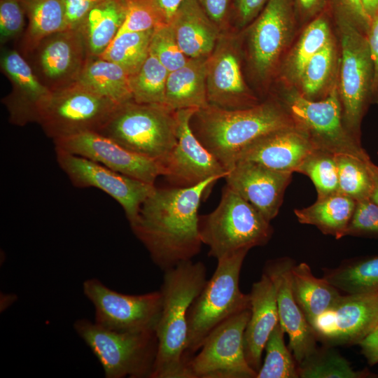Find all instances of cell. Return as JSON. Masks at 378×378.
<instances>
[{"label": "cell", "mask_w": 378, "mask_h": 378, "mask_svg": "<svg viewBox=\"0 0 378 378\" xmlns=\"http://www.w3.org/2000/svg\"><path fill=\"white\" fill-rule=\"evenodd\" d=\"M128 0H103L94 6L76 28L80 32L88 56H100L117 36L126 16Z\"/></svg>", "instance_id": "obj_27"}, {"label": "cell", "mask_w": 378, "mask_h": 378, "mask_svg": "<svg viewBox=\"0 0 378 378\" xmlns=\"http://www.w3.org/2000/svg\"><path fill=\"white\" fill-rule=\"evenodd\" d=\"M199 231L209 255L217 260L243 249L264 246L273 234L270 221L227 185L217 207L200 216Z\"/></svg>", "instance_id": "obj_5"}, {"label": "cell", "mask_w": 378, "mask_h": 378, "mask_svg": "<svg viewBox=\"0 0 378 378\" xmlns=\"http://www.w3.org/2000/svg\"><path fill=\"white\" fill-rule=\"evenodd\" d=\"M296 172L303 174L312 180L317 197L339 192L337 166L333 153L314 148Z\"/></svg>", "instance_id": "obj_38"}, {"label": "cell", "mask_w": 378, "mask_h": 378, "mask_svg": "<svg viewBox=\"0 0 378 378\" xmlns=\"http://www.w3.org/2000/svg\"><path fill=\"white\" fill-rule=\"evenodd\" d=\"M249 294L250 316L244 333V349L248 365L258 372L270 335L279 321L274 286L264 273L253 284Z\"/></svg>", "instance_id": "obj_24"}, {"label": "cell", "mask_w": 378, "mask_h": 378, "mask_svg": "<svg viewBox=\"0 0 378 378\" xmlns=\"http://www.w3.org/2000/svg\"><path fill=\"white\" fill-rule=\"evenodd\" d=\"M342 46L340 101L344 124L360 141L362 119L370 103L374 66L366 34L350 18L340 22Z\"/></svg>", "instance_id": "obj_8"}, {"label": "cell", "mask_w": 378, "mask_h": 378, "mask_svg": "<svg viewBox=\"0 0 378 378\" xmlns=\"http://www.w3.org/2000/svg\"><path fill=\"white\" fill-rule=\"evenodd\" d=\"M1 69L12 85L10 94L3 99L9 121L18 126L37 122L40 110L52 92L39 80L17 49L1 52Z\"/></svg>", "instance_id": "obj_21"}, {"label": "cell", "mask_w": 378, "mask_h": 378, "mask_svg": "<svg viewBox=\"0 0 378 378\" xmlns=\"http://www.w3.org/2000/svg\"><path fill=\"white\" fill-rule=\"evenodd\" d=\"M190 123L197 138L227 172L253 141L273 131L295 125L286 109L270 101L241 109L209 104L197 109Z\"/></svg>", "instance_id": "obj_3"}, {"label": "cell", "mask_w": 378, "mask_h": 378, "mask_svg": "<svg viewBox=\"0 0 378 378\" xmlns=\"http://www.w3.org/2000/svg\"><path fill=\"white\" fill-rule=\"evenodd\" d=\"M206 91L209 104L225 109H241L258 103L244 82L239 43L227 30L220 33L206 59Z\"/></svg>", "instance_id": "obj_18"}, {"label": "cell", "mask_w": 378, "mask_h": 378, "mask_svg": "<svg viewBox=\"0 0 378 378\" xmlns=\"http://www.w3.org/2000/svg\"><path fill=\"white\" fill-rule=\"evenodd\" d=\"M103 0H63L66 29H76L85 16Z\"/></svg>", "instance_id": "obj_47"}, {"label": "cell", "mask_w": 378, "mask_h": 378, "mask_svg": "<svg viewBox=\"0 0 378 378\" xmlns=\"http://www.w3.org/2000/svg\"><path fill=\"white\" fill-rule=\"evenodd\" d=\"M168 70L149 54L139 70L130 76L132 100L141 104H164Z\"/></svg>", "instance_id": "obj_35"}, {"label": "cell", "mask_w": 378, "mask_h": 378, "mask_svg": "<svg viewBox=\"0 0 378 378\" xmlns=\"http://www.w3.org/2000/svg\"><path fill=\"white\" fill-rule=\"evenodd\" d=\"M292 173L239 160L224 177L226 185L271 221L278 214Z\"/></svg>", "instance_id": "obj_22"}, {"label": "cell", "mask_w": 378, "mask_h": 378, "mask_svg": "<svg viewBox=\"0 0 378 378\" xmlns=\"http://www.w3.org/2000/svg\"><path fill=\"white\" fill-rule=\"evenodd\" d=\"M25 13L20 0L0 1V41L4 44L24 33Z\"/></svg>", "instance_id": "obj_44"}, {"label": "cell", "mask_w": 378, "mask_h": 378, "mask_svg": "<svg viewBox=\"0 0 378 378\" xmlns=\"http://www.w3.org/2000/svg\"><path fill=\"white\" fill-rule=\"evenodd\" d=\"M196 108L176 111L177 142L162 162L163 176L171 186H194L211 177L224 178L227 171L193 133L190 119Z\"/></svg>", "instance_id": "obj_16"}, {"label": "cell", "mask_w": 378, "mask_h": 378, "mask_svg": "<svg viewBox=\"0 0 378 378\" xmlns=\"http://www.w3.org/2000/svg\"><path fill=\"white\" fill-rule=\"evenodd\" d=\"M20 1L28 24L18 50L24 57L46 37L66 29V16L63 0Z\"/></svg>", "instance_id": "obj_30"}, {"label": "cell", "mask_w": 378, "mask_h": 378, "mask_svg": "<svg viewBox=\"0 0 378 378\" xmlns=\"http://www.w3.org/2000/svg\"><path fill=\"white\" fill-rule=\"evenodd\" d=\"M346 236L378 237V205L370 199L357 201Z\"/></svg>", "instance_id": "obj_43"}, {"label": "cell", "mask_w": 378, "mask_h": 378, "mask_svg": "<svg viewBox=\"0 0 378 378\" xmlns=\"http://www.w3.org/2000/svg\"><path fill=\"white\" fill-rule=\"evenodd\" d=\"M252 22L248 33L249 60L255 76L265 79L274 69L289 39L291 0H268Z\"/></svg>", "instance_id": "obj_19"}, {"label": "cell", "mask_w": 378, "mask_h": 378, "mask_svg": "<svg viewBox=\"0 0 378 378\" xmlns=\"http://www.w3.org/2000/svg\"><path fill=\"white\" fill-rule=\"evenodd\" d=\"M301 6L306 9L309 10L313 8L318 2V0H298Z\"/></svg>", "instance_id": "obj_54"}, {"label": "cell", "mask_w": 378, "mask_h": 378, "mask_svg": "<svg viewBox=\"0 0 378 378\" xmlns=\"http://www.w3.org/2000/svg\"><path fill=\"white\" fill-rule=\"evenodd\" d=\"M249 250L243 249L218 260L188 313V334L184 358L188 360L200 350L208 335L232 316L250 309L249 294L241 292L239 276Z\"/></svg>", "instance_id": "obj_4"}, {"label": "cell", "mask_w": 378, "mask_h": 378, "mask_svg": "<svg viewBox=\"0 0 378 378\" xmlns=\"http://www.w3.org/2000/svg\"><path fill=\"white\" fill-rule=\"evenodd\" d=\"M346 10L347 17L367 34L370 20L366 15L361 0H339Z\"/></svg>", "instance_id": "obj_49"}, {"label": "cell", "mask_w": 378, "mask_h": 378, "mask_svg": "<svg viewBox=\"0 0 378 378\" xmlns=\"http://www.w3.org/2000/svg\"><path fill=\"white\" fill-rule=\"evenodd\" d=\"M164 24L147 0H128L125 20L117 35L154 30Z\"/></svg>", "instance_id": "obj_42"}, {"label": "cell", "mask_w": 378, "mask_h": 378, "mask_svg": "<svg viewBox=\"0 0 378 378\" xmlns=\"http://www.w3.org/2000/svg\"><path fill=\"white\" fill-rule=\"evenodd\" d=\"M313 149L307 134L295 125L257 139L241 152L237 161H251L275 171L293 174Z\"/></svg>", "instance_id": "obj_23"}, {"label": "cell", "mask_w": 378, "mask_h": 378, "mask_svg": "<svg viewBox=\"0 0 378 378\" xmlns=\"http://www.w3.org/2000/svg\"><path fill=\"white\" fill-rule=\"evenodd\" d=\"M366 35L374 66L371 103L378 104V11L371 19Z\"/></svg>", "instance_id": "obj_48"}, {"label": "cell", "mask_w": 378, "mask_h": 378, "mask_svg": "<svg viewBox=\"0 0 378 378\" xmlns=\"http://www.w3.org/2000/svg\"><path fill=\"white\" fill-rule=\"evenodd\" d=\"M55 148L97 162L115 172L155 185L164 168L156 160L133 153L95 131L53 141Z\"/></svg>", "instance_id": "obj_17"}, {"label": "cell", "mask_w": 378, "mask_h": 378, "mask_svg": "<svg viewBox=\"0 0 378 378\" xmlns=\"http://www.w3.org/2000/svg\"><path fill=\"white\" fill-rule=\"evenodd\" d=\"M219 178L211 177L187 188L155 187L141 206L130 226L162 270L190 260L200 252L198 209Z\"/></svg>", "instance_id": "obj_1"}, {"label": "cell", "mask_w": 378, "mask_h": 378, "mask_svg": "<svg viewBox=\"0 0 378 378\" xmlns=\"http://www.w3.org/2000/svg\"><path fill=\"white\" fill-rule=\"evenodd\" d=\"M356 201L338 192L317 197L312 205L294 210L302 224L316 226L323 234L340 239L346 236Z\"/></svg>", "instance_id": "obj_29"}, {"label": "cell", "mask_w": 378, "mask_h": 378, "mask_svg": "<svg viewBox=\"0 0 378 378\" xmlns=\"http://www.w3.org/2000/svg\"><path fill=\"white\" fill-rule=\"evenodd\" d=\"M250 309L241 312L215 328L188 363L192 378H256L244 349V333Z\"/></svg>", "instance_id": "obj_12"}, {"label": "cell", "mask_w": 378, "mask_h": 378, "mask_svg": "<svg viewBox=\"0 0 378 378\" xmlns=\"http://www.w3.org/2000/svg\"><path fill=\"white\" fill-rule=\"evenodd\" d=\"M78 81L118 105L132 100L130 75L100 57L88 56Z\"/></svg>", "instance_id": "obj_31"}, {"label": "cell", "mask_w": 378, "mask_h": 378, "mask_svg": "<svg viewBox=\"0 0 378 378\" xmlns=\"http://www.w3.org/2000/svg\"><path fill=\"white\" fill-rule=\"evenodd\" d=\"M367 167L372 182V192L370 200L378 205V166L369 158L367 160Z\"/></svg>", "instance_id": "obj_52"}, {"label": "cell", "mask_w": 378, "mask_h": 378, "mask_svg": "<svg viewBox=\"0 0 378 378\" xmlns=\"http://www.w3.org/2000/svg\"><path fill=\"white\" fill-rule=\"evenodd\" d=\"M337 166L339 192L360 201L370 199L372 182L367 167L370 158L349 154L335 155Z\"/></svg>", "instance_id": "obj_36"}, {"label": "cell", "mask_w": 378, "mask_h": 378, "mask_svg": "<svg viewBox=\"0 0 378 378\" xmlns=\"http://www.w3.org/2000/svg\"><path fill=\"white\" fill-rule=\"evenodd\" d=\"M118 104L78 81L51 92L37 122L53 141L78 133L98 132Z\"/></svg>", "instance_id": "obj_9"}, {"label": "cell", "mask_w": 378, "mask_h": 378, "mask_svg": "<svg viewBox=\"0 0 378 378\" xmlns=\"http://www.w3.org/2000/svg\"><path fill=\"white\" fill-rule=\"evenodd\" d=\"M286 106L295 125L307 134L314 149L335 155L349 154L363 158L369 156L344 124L336 89L320 101L293 93L286 98Z\"/></svg>", "instance_id": "obj_10"}, {"label": "cell", "mask_w": 378, "mask_h": 378, "mask_svg": "<svg viewBox=\"0 0 378 378\" xmlns=\"http://www.w3.org/2000/svg\"><path fill=\"white\" fill-rule=\"evenodd\" d=\"M83 290L94 307L98 325L123 332H155L162 305L160 290L123 294L94 278L83 282Z\"/></svg>", "instance_id": "obj_11"}, {"label": "cell", "mask_w": 378, "mask_h": 378, "mask_svg": "<svg viewBox=\"0 0 378 378\" xmlns=\"http://www.w3.org/2000/svg\"><path fill=\"white\" fill-rule=\"evenodd\" d=\"M294 264L289 257L269 260L262 273L274 286L279 321L288 336V348L298 365L314 353L318 341L293 294L291 269Z\"/></svg>", "instance_id": "obj_20"}, {"label": "cell", "mask_w": 378, "mask_h": 378, "mask_svg": "<svg viewBox=\"0 0 378 378\" xmlns=\"http://www.w3.org/2000/svg\"><path fill=\"white\" fill-rule=\"evenodd\" d=\"M98 132L162 164L177 142L176 111L131 100L118 105Z\"/></svg>", "instance_id": "obj_6"}, {"label": "cell", "mask_w": 378, "mask_h": 378, "mask_svg": "<svg viewBox=\"0 0 378 378\" xmlns=\"http://www.w3.org/2000/svg\"><path fill=\"white\" fill-rule=\"evenodd\" d=\"M163 24H169L184 0H147Z\"/></svg>", "instance_id": "obj_50"}, {"label": "cell", "mask_w": 378, "mask_h": 378, "mask_svg": "<svg viewBox=\"0 0 378 378\" xmlns=\"http://www.w3.org/2000/svg\"><path fill=\"white\" fill-rule=\"evenodd\" d=\"M285 332L279 322L265 344V357L256 378H298V365L284 342Z\"/></svg>", "instance_id": "obj_37"}, {"label": "cell", "mask_w": 378, "mask_h": 378, "mask_svg": "<svg viewBox=\"0 0 378 378\" xmlns=\"http://www.w3.org/2000/svg\"><path fill=\"white\" fill-rule=\"evenodd\" d=\"M207 57L191 58L169 72L164 105L173 111L202 108L209 105L206 91Z\"/></svg>", "instance_id": "obj_26"}, {"label": "cell", "mask_w": 378, "mask_h": 378, "mask_svg": "<svg viewBox=\"0 0 378 378\" xmlns=\"http://www.w3.org/2000/svg\"><path fill=\"white\" fill-rule=\"evenodd\" d=\"M169 24L180 48L189 59L208 57L222 32L197 0H184Z\"/></svg>", "instance_id": "obj_25"}, {"label": "cell", "mask_w": 378, "mask_h": 378, "mask_svg": "<svg viewBox=\"0 0 378 378\" xmlns=\"http://www.w3.org/2000/svg\"><path fill=\"white\" fill-rule=\"evenodd\" d=\"M322 271L323 278L346 294L378 293V255L345 260Z\"/></svg>", "instance_id": "obj_32"}, {"label": "cell", "mask_w": 378, "mask_h": 378, "mask_svg": "<svg viewBox=\"0 0 378 378\" xmlns=\"http://www.w3.org/2000/svg\"><path fill=\"white\" fill-rule=\"evenodd\" d=\"M149 52L169 72L183 66L189 59L180 48L170 24H162L153 30Z\"/></svg>", "instance_id": "obj_41"}, {"label": "cell", "mask_w": 378, "mask_h": 378, "mask_svg": "<svg viewBox=\"0 0 378 378\" xmlns=\"http://www.w3.org/2000/svg\"><path fill=\"white\" fill-rule=\"evenodd\" d=\"M334 59V45L330 38L307 63L300 76L303 94H316L328 78Z\"/></svg>", "instance_id": "obj_40"}, {"label": "cell", "mask_w": 378, "mask_h": 378, "mask_svg": "<svg viewBox=\"0 0 378 378\" xmlns=\"http://www.w3.org/2000/svg\"><path fill=\"white\" fill-rule=\"evenodd\" d=\"M291 287L294 298L309 325L330 309L341 295L326 279L316 277L306 262L293 266Z\"/></svg>", "instance_id": "obj_28"}, {"label": "cell", "mask_w": 378, "mask_h": 378, "mask_svg": "<svg viewBox=\"0 0 378 378\" xmlns=\"http://www.w3.org/2000/svg\"><path fill=\"white\" fill-rule=\"evenodd\" d=\"M298 365L301 378H365L377 374L367 370H356L335 347L322 345Z\"/></svg>", "instance_id": "obj_33"}, {"label": "cell", "mask_w": 378, "mask_h": 378, "mask_svg": "<svg viewBox=\"0 0 378 378\" xmlns=\"http://www.w3.org/2000/svg\"><path fill=\"white\" fill-rule=\"evenodd\" d=\"M378 324V293L340 295L310 326L318 342L336 347L359 344Z\"/></svg>", "instance_id": "obj_14"}, {"label": "cell", "mask_w": 378, "mask_h": 378, "mask_svg": "<svg viewBox=\"0 0 378 378\" xmlns=\"http://www.w3.org/2000/svg\"><path fill=\"white\" fill-rule=\"evenodd\" d=\"M24 57L39 80L53 92L78 80L88 54L79 30L68 29L46 37Z\"/></svg>", "instance_id": "obj_15"}, {"label": "cell", "mask_w": 378, "mask_h": 378, "mask_svg": "<svg viewBox=\"0 0 378 378\" xmlns=\"http://www.w3.org/2000/svg\"><path fill=\"white\" fill-rule=\"evenodd\" d=\"M330 29L323 18L313 21L300 38L288 64V70L299 80L308 61L330 39Z\"/></svg>", "instance_id": "obj_39"}, {"label": "cell", "mask_w": 378, "mask_h": 378, "mask_svg": "<svg viewBox=\"0 0 378 378\" xmlns=\"http://www.w3.org/2000/svg\"><path fill=\"white\" fill-rule=\"evenodd\" d=\"M364 10L371 20L378 11V0H361Z\"/></svg>", "instance_id": "obj_53"}, {"label": "cell", "mask_w": 378, "mask_h": 378, "mask_svg": "<svg viewBox=\"0 0 378 378\" xmlns=\"http://www.w3.org/2000/svg\"><path fill=\"white\" fill-rule=\"evenodd\" d=\"M208 17L221 31L227 30L232 16V0H197Z\"/></svg>", "instance_id": "obj_45"}, {"label": "cell", "mask_w": 378, "mask_h": 378, "mask_svg": "<svg viewBox=\"0 0 378 378\" xmlns=\"http://www.w3.org/2000/svg\"><path fill=\"white\" fill-rule=\"evenodd\" d=\"M358 345L370 365L378 363V324Z\"/></svg>", "instance_id": "obj_51"}, {"label": "cell", "mask_w": 378, "mask_h": 378, "mask_svg": "<svg viewBox=\"0 0 378 378\" xmlns=\"http://www.w3.org/2000/svg\"><path fill=\"white\" fill-rule=\"evenodd\" d=\"M268 0H232V16L239 27L251 22L261 12Z\"/></svg>", "instance_id": "obj_46"}, {"label": "cell", "mask_w": 378, "mask_h": 378, "mask_svg": "<svg viewBox=\"0 0 378 378\" xmlns=\"http://www.w3.org/2000/svg\"><path fill=\"white\" fill-rule=\"evenodd\" d=\"M153 30L117 35L99 57L120 66L130 76L136 73L149 54Z\"/></svg>", "instance_id": "obj_34"}, {"label": "cell", "mask_w": 378, "mask_h": 378, "mask_svg": "<svg viewBox=\"0 0 378 378\" xmlns=\"http://www.w3.org/2000/svg\"><path fill=\"white\" fill-rule=\"evenodd\" d=\"M61 169L76 187H93L114 199L123 209L130 224L155 186L115 172L88 158L55 148Z\"/></svg>", "instance_id": "obj_13"}, {"label": "cell", "mask_w": 378, "mask_h": 378, "mask_svg": "<svg viewBox=\"0 0 378 378\" xmlns=\"http://www.w3.org/2000/svg\"><path fill=\"white\" fill-rule=\"evenodd\" d=\"M74 327L106 378H150L158 351L155 332H118L84 318L76 320Z\"/></svg>", "instance_id": "obj_7"}, {"label": "cell", "mask_w": 378, "mask_h": 378, "mask_svg": "<svg viewBox=\"0 0 378 378\" xmlns=\"http://www.w3.org/2000/svg\"><path fill=\"white\" fill-rule=\"evenodd\" d=\"M206 267L192 260L164 271L158 351L150 378H192L184 358L190 305L206 282Z\"/></svg>", "instance_id": "obj_2"}]
</instances>
